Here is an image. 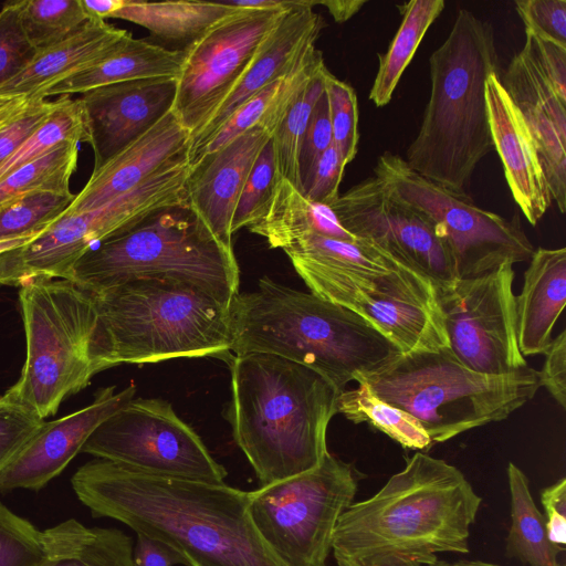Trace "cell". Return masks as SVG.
<instances>
[{"mask_svg":"<svg viewBox=\"0 0 566 566\" xmlns=\"http://www.w3.org/2000/svg\"><path fill=\"white\" fill-rule=\"evenodd\" d=\"M324 85L329 107L333 143L347 165L353 161L358 150L357 96L349 84L336 78L328 70L325 72Z\"/></svg>","mask_w":566,"mask_h":566,"instance_id":"cell-41","label":"cell"},{"mask_svg":"<svg viewBox=\"0 0 566 566\" xmlns=\"http://www.w3.org/2000/svg\"><path fill=\"white\" fill-rule=\"evenodd\" d=\"M71 484L94 517L168 545L186 566H286L255 527L249 492L99 458L81 465Z\"/></svg>","mask_w":566,"mask_h":566,"instance_id":"cell-1","label":"cell"},{"mask_svg":"<svg viewBox=\"0 0 566 566\" xmlns=\"http://www.w3.org/2000/svg\"><path fill=\"white\" fill-rule=\"evenodd\" d=\"M177 78L135 80L80 94L86 143L98 169L125 146L153 127L171 108Z\"/></svg>","mask_w":566,"mask_h":566,"instance_id":"cell-18","label":"cell"},{"mask_svg":"<svg viewBox=\"0 0 566 566\" xmlns=\"http://www.w3.org/2000/svg\"><path fill=\"white\" fill-rule=\"evenodd\" d=\"M44 421L23 405L0 397V473L21 452Z\"/></svg>","mask_w":566,"mask_h":566,"instance_id":"cell-44","label":"cell"},{"mask_svg":"<svg viewBox=\"0 0 566 566\" xmlns=\"http://www.w3.org/2000/svg\"><path fill=\"white\" fill-rule=\"evenodd\" d=\"M332 144L333 133L329 107L324 90L312 112L300 149L298 167L301 184L307 178L318 157Z\"/></svg>","mask_w":566,"mask_h":566,"instance_id":"cell-47","label":"cell"},{"mask_svg":"<svg viewBox=\"0 0 566 566\" xmlns=\"http://www.w3.org/2000/svg\"><path fill=\"white\" fill-rule=\"evenodd\" d=\"M81 452L144 472L223 483L226 469L161 399H132L105 419Z\"/></svg>","mask_w":566,"mask_h":566,"instance_id":"cell-14","label":"cell"},{"mask_svg":"<svg viewBox=\"0 0 566 566\" xmlns=\"http://www.w3.org/2000/svg\"><path fill=\"white\" fill-rule=\"evenodd\" d=\"M500 81L534 140L552 200L566 210V104L541 72L526 46L515 54Z\"/></svg>","mask_w":566,"mask_h":566,"instance_id":"cell-21","label":"cell"},{"mask_svg":"<svg viewBox=\"0 0 566 566\" xmlns=\"http://www.w3.org/2000/svg\"><path fill=\"white\" fill-rule=\"evenodd\" d=\"M134 566H174L182 564L184 558L168 545L137 534V542L133 548Z\"/></svg>","mask_w":566,"mask_h":566,"instance_id":"cell-52","label":"cell"},{"mask_svg":"<svg viewBox=\"0 0 566 566\" xmlns=\"http://www.w3.org/2000/svg\"><path fill=\"white\" fill-rule=\"evenodd\" d=\"M18 287L27 353L19 379L2 396L45 419L98 373L95 297L73 281L44 275Z\"/></svg>","mask_w":566,"mask_h":566,"instance_id":"cell-9","label":"cell"},{"mask_svg":"<svg viewBox=\"0 0 566 566\" xmlns=\"http://www.w3.org/2000/svg\"><path fill=\"white\" fill-rule=\"evenodd\" d=\"M507 479L511 527L506 537V555L530 566H560L557 558L565 547L551 543L544 515L531 495L527 476L510 462Z\"/></svg>","mask_w":566,"mask_h":566,"instance_id":"cell-31","label":"cell"},{"mask_svg":"<svg viewBox=\"0 0 566 566\" xmlns=\"http://www.w3.org/2000/svg\"><path fill=\"white\" fill-rule=\"evenodd\" d=\"M237 10L217 2L124 0L113 15L147 29L153 35L182 45L202 36L214 23Z\"/></svg>","mask_w":566,"mask_h":566,"instance_id":"cell-30","label":"cell"},{"mask_svg":"<svg viewBox=\"0 0 566 566\" xmlns=\"http://www.w3.org/2000/svg\"><path fill=\"white\" fill-rule=\"evenodd\" d=\"M366 0H322L335 22L343 23L354 17L366 4Z\"/></svg>","mask_w":566,"mask_h":566,"instance_id":"cell-53","label":"cell"},{"mask_svg":"<svg viewBox=\"0 0 566 566\" xmlns=\"http://www.w3.org/2000/svg\"><path fill=\"white\" fill-rule=\"evenodd\" d=\"M270 138L263 127L254 126L190 167L187 202L229 250H233L231 223L240 193Z\"/></svg>","mask_w":566,"mask_h":566,"instance_id":"cell-22","label":"cell"},{"mask_svg":"<svg viewBox=\"0 0 566 566\" xmlns=\"http://www.w3.org/2000/svg\"><path fill=\"white\" fill-rule=\"evenodd\" d=\"M9 122H11V120H9ZM9 122L0 123V128L3 127L4 125H7Z\"/></svg>","mask_w":566,"mask_h":566,"instance_id":"cell-59","label":"cell"},{"mask_svg":"<svg viewBox=\"0 0 566 566\" xmlns=\"http://www.w3.org/2000/svg\"><path fill=\"white\" fill-rule=\"evenodd\" d=\"M248 229L265 238L271 248L282 250L310 233L344 241L359 240L342 227L331 207L308 200L282 177L277 179L264 216Z\"/></svg>","mask_w":566,"mask_h":566,"instance_id":"cell-28","label":"cell"},{"mask_svg":"<svg viewBox=\"0 0 566 566\" xmlns=\"http://www.w3.org/2000/svg\"><path fill=\"white\" fill-rule=\"evenodd\" d=\"M426 566H501L493 563H488L483 560H470V559H461L457 562H447L442 559H437L434 563L426 565Z\"/></svg>","mask_w":566,"mask_h":566,"instance_id":"cell-58","label":"cell"},{"mask_svg":"<svg viewBox=\"0 0 566 566\" xmlns=\"http://www.w3.org/2000/svg\"><path fill=\"white\" fill-rule=\"evenodd\" d=\"M129 38L132 33L126 30L91 19L70 36L39 51L22 72L0 86V96L43 98L46 88L99 63Z\"/></svg>","mask_w":566,"mask_h":566,"instance_id":"cell-25","label":"cell"},{"mask_svg":"<svg viewBox=\"0 0 566 566\" xmlns=\"http://www.w3.org/2000/svg\"><path fill=\"white\" fill-rule=\"evenodd\" d=\"M190 133L172 108L142 136L125 146L98 169L65 213L98 208L133 190L155 174L188 154Z\"/></svg>","mask_w":566,"mask_h":566,"instance_id":"cell-23","label":"cell"},{"mask_svg":"<svg viewBox=\"0 0 566 566\" xmlns=\"http://www.w3.org/2000/svg\"><path fill=\"white\" fill-rule=\"evenodd\" d=\"M46 229L30 233V234H25L22 237H18V238L0 240V253L22 247L25 243L31 242L32 240L38 238L40 234H42Z\"/></svg>","mask_w":566,"mask_h":566,"instance_id":"cell-57","label":"cell"},{"mask_svg":"<svg viewBox=\"0 0 566 566\" xmlns=\"http://www.w3.org/2000/svg\"><path fill=\"white\" fill-rule=\"evenodd\" d=\"M514 276L506 262L437 290L449 348L473 371L496 376L527 366L516 337Z\"/></svg>","mask_w":566,"mask_h":566,"instance_id":"cell-15","label":"cell"},{"mask_svg":"<svg viewBox=\"0 0 566 566\" xmlns=\"http://www.w3.org/2000/svg\"><path fill=\"white\" fill-rule=\"evenodd\" d=\"M86 143L83 109L78 98L61 96L49 118L7 159L0 163V181L67 143Z\"/></svg>","mask_w":566,"mask_h":566,"instance_id":"cell-35","label":"cell"},{"mask_svg":"<svg viewBox=\"0 0 566 566\" xmlns=\"http://www.w3.org/2000/svg\"><path fill=\"white\" fill-rule=\"evenodd\" d=\"M318 0L287 10L261 44L239 84L203 128L190 139L188 161L195 165L206 145L242 104L265 86L298 69L315 48L323 20L313 8Z\"/></svg>","mask_w":566,"mask_h":566,"instance_id":"cell-20","label":"cell"},{"mask_svg":"<svg viewBox=\"0 0 566 566\" xmlns=\"http://www.w3.org/2000/svg\"><path fill=\"white\" fill-rule=\"evenodd\" d=\"M514 4L526 32L566 48V0H518Z\"/></svg>","mask_w":566,"mask_h":566,"instance_id":"cell-45","label":"cell"},{"mask_svg":"<svg viewBox=\"0 0 566 566\" xmlns=\"http://www.w3.org/2000/svg\"><path fill=\"white\" fill-rule=\"evenodd\" d=\"M189 171L184 156L98 208L64 213L31 242L0 253V285L19 286L39 275L69 280L76 261L97 243L160 208L186 201Z\"/></svg>","mask_w":566,"mask_h":566,"instance_id":"cell-12","label":"cell"},{"mask_svg":"<svg viewBox=\"0 0 566 566\" xmlns=\"http://www.w3.org/2000/svg\"><path fill=\"white\" fill-rule=\"evenodd\" d=\"M136 387L119 392L99 389L92 403L52 421H44L14 460L0 473V492L23 489L39 491L56 478L81 452L94 430L128 403Z\"/></svg>","mask_w":566,"mask_h":566,"instance_id":"cell-19","label":"cell"},{"mask_svg":"<svg viewBox=\"0 0 566 566\" xmlns=\"http://www.w3.org/2000/svg\"><path fill=\"white\" fill-rule=\"evenodd\" d=\"M542 504L547 536L551 543L565 547L566 544V479L563 478L542 490Z\"/></svg>","mask_w":566,"mask_h":566,"instance_id":"cell-51","label":"cell"},{"mask_svg":"<svg viewBox=\"0 0 566 566\" xmlns=\"http://www.w3.org/2000/svg\"><path fill=\"white\" fill-rule=\"evenodd\" d=\"M93 294L98 373L123 363L232 357L230 306L201 287L169 279H137Z\"/></svg>","mask_w":566,"mask_h":566,"instance_id":"cell-6","label":"cell"},{"mask_svg":"<svg viewBox=\"0 0 566 566\" xmlns=\"http://www.w3.org/2000/svg\"><path fill=\"white\" fill-rule=\"evenodd\" d=\"M38 566H134L133 541L115 527H88L67 518L43 530Z\"/></svg>","mask_w":566,"mask_h":566,"instance_id":"cell-29","label":"cell"},{"mask_svg":"<svg viewBox=\"0 0 566 566\" xmlns=\"http://www.w3.org/2000/svg\"><path fill=\"white\" fill-rule=\"evenodd\" d=\"M57 104L59 98L46 101L36 97L23 113L0 128V163L13 154L49 118Z\"/></svg>","mask_w":566,"mask_h":566,"instance_id":"cell-48","label":"cell"},{"mask_svg":"<svg viewBox=\"0 0 566 566\" xmlns=\"http://www.w3.org/2000/svg\"><path fill=\"white\" fill-rule=\"evenodd\" d=\"M137 279L201 287L224 304L239 293V266L187 201L160 208L88 250L70 281L93 293Z\"/></svg>","mask_w":566,"mask_h":566,"instance_id":"cell-7","label":"cell"},{"mask_svg":"<svg viewBox=\"0 0 566 566\" xmlns=\"http://www.w3.org/2000/svg\"><path fill=\"white\" fill-rule=\"evenodd\" d=\"M20 19L17 1L0 9V86L22 72L36 55Z\"/></svg>","mask_w":566,"mask_h":566,"instance_id":"cell-43","label":"cell"},{"mask_svg":"<svg viewBox=\"0 0 566 566\" xmlns=\"http://www.w3.org/2000/svg\"><path fill=\"white\" fill-rule=\"evenodd\" d=\"M539 382L563 408H566V331L560 332L544 353Z\"/></svg>","mask_w":566,"mask_h":566,"instance_id":"cell-50","label":"cell"},{"mask_svg":"<svg viewBox=\"0 0 566 566\" xmlns=\"http://www.w3.org/2000/svg\"><path fill=\"white\" fill-rule=\"evenodd\" d=\"M326 71L327 67L323 66L310 80L271 136L279 176L287 179L301 191L300 149L312 112L324 93Z\"/></svg>","mask_w":566,"mask_h":566,"instance_id":"cell-37","label":"cell"},{"mask_svg":"<svg viewBox=\"0 0 566 566\" xmlns=\"http://www.w3.org/2000/svg\"><path fill=\"white\" fill-rule=\"evenodd\" d=\"M374 176L388 193L436 224L457 279L479 276L506 262L531 260L535 250L518 216L507 219L481 209L469 195L452 192L426 179L390 151L378 157Z\"/></svg>","mask_w":566,"mask_h":566,"instance_id":"cell-10","label":"cell"},{"mask_svg":"<svg viewBox=\"0 0 566 566\" xmlns=\"http://www.w3.org/2000/svg\"><path fill=\"white\" fill-rule=\"evenodd\" d=\"M75 195L40 191L0 210V240L49 228L69 209Z\"/></svg>","mask_w":566,"mask_h":566,"instance_id":"cell-39","label":"cell"},{"mask_svg":"<svg viewBox=\"0 0 566 566\" xmlns=\"http://www.w3.org/2000/svg\"><path fill=\"white\" fill-rule=\"evenodd\" d=\"M308 0H231L221 1L223 4L241 8V9H259V10H289L307 3Z\"/></svg>","mask_w":566,"mask_h":566,"instance_id":"cell-54","label":"cell"},{"mask_svg":"<svg viewBox=\"0 0 566 566\" xmlns=\"http://www.w3.org/2000/svg\"><path fill=\"white\" fill-rule=\"evenodd\" d=\"M429 66L430 96L405 161L426 179L468 195L475 167L493 149L485 96L489 76L500 74L493 27L460 9Z\"/></svg>","mask_w":566,"mask_h":566,"instance_id":"cell-5","label":"cell"},{"mask_svg":"<svg viewBox=\"0 0 566 566\" xmlns=\"http://www.w3.org/2000/svg\"><path fill=\"white\" fill-rule=\"evenodd\" d=\"M525 44L558 98L566 104V48L525 31Z\"/></svg>","mask_w":566,"mask_h":566,"instance_id":"cell-49","label":"cell"},{"mask_svg":"<svg viewBox=\"0 0 566 566\" xmlns=\"http://www.w3.org/2000/svg\"><path fill=\"white\" fill-rule=\"evenodd\" d=\"M485 96L493 147L511 193L527 221L536 226L553 200L534 140L500 74L489 76Z\"/></svg>","mask_w":566,"mask_h":566,"instance_id":"cell-24","label":"cell"},{"mask_svg":"<svg viewBox=\"0 0 566 566\" xmlns=\"http://www.w3.org/2000/svg\"><path fill=\"white\" fill-rule=\"evenodd\" d=\"M283 251L291 261L300 260L348 272L387 274L412 271L363 240L344 241L310 233L298 238Z\"/></svg>","mask_w":566,"mask_h":566,"instance_id":"cell-33","label":"cell"},{"mask_svg":"<svg viewBox=\"0 0 566 566\" xmlns=\"http://www.w3.org/2000/svg\"><path fill=\"white\" fill-rule=\"evenodd\" d=\"M81 3L91 19L104 20L122 8L124 0H81Z\"/></svg>","mask_w":566,"mask_h":566,"instance_id":"cell-55","label":"cell"},{"mask_svg":"<svg viewBox=\"0 0 566 566\" xmlns=\"http://www.w3.org/2000/svg\"><path fill=\"white\" fill-rule=\"evenodd\" d=\"M566 302V249L539 248L515 296L516 337L523 356L544 354Z\"/></svg>","mask_w":566,"mask_h":566,"instance_id":"cell-26","label":"cell"},{"mask_svg":"<svg viewBox=\"0 0 566 566\" xmlns=\"http://www.w3.org/2000/svg\"><path fill=\"white\" fill-rule=\"evenodd\" d=\"M34 98L25 96H0V123H6L18 117L30 106Z\"/></svg>","mask_w":566,"mask_h":566,"instance_id":"cell-56","label":"cell"},{"mask_svg":"<svg viewBox=\"0 0 566 566\" xmlns=\"http://www.w3.org/2000/svg\"><path fill=\"white\" fill-rule=\"evenodd\" d=\"M444 6V0H411L399 7L401 24L387 52L378 55V70L369 92V99L376 106L382 107L390 102L402 73Z\"/></svg>","mask_w":566,"mask_h":566,"instance_id":"cell-32","label":"cell"},{"mask_svg":"<svg viewBox=\"0 0 566 566\" xmlns=\"http://www.w3.org/2000/svg\"><path fill=\"white\" fill-rule=\"evenodd\" d=\"M78 144L67 143L0 181V210L40 191L70 193L77 167Z\"/></svg>","mask_w":566,"mask_h":566,"instance_id":"cell-36","label":"cell"},{"mask_svg":"<svg viewBox=\"0 0 566 566\" xmlns=\"http://www.w3.org/2000/svg\"><path fill=\"white\" fill-rule=\"evenodd\" d=\"M346 164L334 143L318 157L302 184L304 196L319 205L331 206L339 196Z\"/></svg>","mask_w":566,"mask_h":566,"instance_id":"cell-46","label":"cell"},{"mask_svg":"<svg viewBox=\"0 0 566 566\" xmlns=\"http://www.w3.org/2000/svg\"><path fill=\"white\" fill-rule=\"evenodd\" d=\"M329 207L350 234L428 279L436 290L458 280L436 224L388 193L375 176L350 187Z\"/></svg>","mask_w":566,"mask_h":566,"instance_id":"cell-17","label":"cell"},{"mask_svg":"<svg viewBox=\"0 0 566 566\" xmlns=\"http://www.w3.org/2000/svg\"><path fill=\"white\" fill-rule=\"evenodd\" d=\"M359 474L329 452L314 469L249 492L255 527L286 566H326L342 513Z\"/></svg>","mask_w":566,"mask_h":566,"instance_id":"cell-11","label":"cell"},{"mask_svg":"<svg viewBox=\"0 0 566 566\" xmlns=\"http://www.w3.org/2000/svg\"><path fill=\"white\" fill-rule=\"evenodd\" d=\"M231 353L276 355L306 366L340 391L400 349L353 311L269 277L230 304Z\"/></svg>","mask_w":566,"mask_h":566,"instance_id":"cell-4","label":"cell"},{"mask_svg":"<svg viewBox=\"0 0 566 566\" xmlns=\"http://www.w3.org/2000/svg\"><path fill=\"white\" fill-rule=\"evenodd\" d=\"M43 531L0 502V566H38Z\"/></svg>","mask_w":566,"mask_h":566,"instance_id":"cell-42","label":"cell"},{"mask_svg":"<svg viewBox=\"0 0 566 566\" xmlns=\"http://www.w3.org/2000/svg\"><path fill=\"white\" fill-rule=\"evenodd\" d=\"M17 6L23 30L38 52L70 36L91 20L81 0H22Z\"/></svg>","mask_w":566,"mask_h":566,"instance_id":"cell-38","label":"cell"},{"mask_svg":"<svg viewBox=\"0 0 566 566\" xmlns=\"http://www.w3.org/2000/svg\"><path fill=\"white\" fill-rule=\"evenodd\" d=\"M311 293L358 314L402 354L449 348L434 285L413 272L357 273L292 260Z\"/></svg>","mask_w":566,"mask_h":566,"instance_id":"cell-13","label":"cell"},{"mask_svg":"<svg viewBox=\"0 0 566 566\" xmlns=\"http://www.w3.org/2000/svg\"><path fill=\"white\" fill-rule=\"evenodd\" d=\"M482 499L464 474L417 451L371 497L339 516L332 551L337 566H426L439 553H469Z\"/></svg>","mask_w":566,"mask_h":566,"instance_id":"cell-2","label":"cell"},{"mask_svg":"<svg viewBox=\"0 0 566 566\" xmlns=\"http://www.w3.org/2000/svg\"><path fill=\"white\" fill-rule=\"evenodd\" d=\"M279 177L270 138L258 156L240 193L231 223L232 234L243 227L249 228L264 216Z\"/></svg>","mask_w":566,"mask_h":566,"instance_id":"cell-40","label":"cell"},{"mask_svg":"<svg viewBox=\"0 0 566 566\" xmlns=\"http://www.w3.org/2000/svg\"><path fill=\"white\" fill-rule=\"evenodd\" d=\"M355 381L416 418L433 443L506 419L541 387L539 373L532 367L480 374L463 366L450 348L401 353Z\"/></svg>","mask_w":566,"mask_h":566,"instance_id":"cell-8","label":"cell"},{"mask_svg":"<svg viewBox=\"0 0 566 566\" xmlns=\"http://www.w3.org/2000/svg\"><path fill=\"white\" fill-rule=\"evenodd\" d=\"M337 412L354 423H368L405 449L426 452L434 444L416 418L377 397L363 381L340 391Z\"/></svg>","mask_w":566,"mask_h":566,"instance_id":"cell-34","label":"cell"},{"mask_svg":"<svg viewBox=\"0 0 566 566\" xmlns=\"http://www.w3.org/2000/svg\"><path fill=\"white\" fill-rule=\"evenodd\" d=\"M286 11L237 8L184 50L172 111L190 139L232 93Z\"/></svg>","mask_w":566,"mask_h":566,"instance_id":"cell-16","label":"cell"},{"mask_svg":"<svg viewBox=\"0 0 566 566\" xmlns=\"http://www.w3.org/2000/svg\"><path fill=\"white\" fill-rule=\"evenodd\" d=\"M228 420L260 486L316 468L328 453L326 432L340 390L286 358L232 356Z\"/></svg>","mask_w":566,"mask_h":566,"instance_id":"cell-3","label":"cell"},{"mask_svg":"<svg viewBox=\"0 0 566 566\" xmlns=\"http://www.w3.org/2000/svg\"><path fill=\"white\" fill-rule=\"evenodd\" d=\"M184 61L181 49L169 50L132 36L112 55L50 86L42 96H70L135 80L178 78Z\"/></svg>","mask_w":566,"mask_h":566,"instance_id":"cell-27","label":"cell"}]
</instances>
